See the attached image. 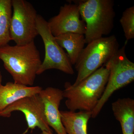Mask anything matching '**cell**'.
Segmentation results:
<instances>
[{
    "label": "cell",
    "instance_id": "6da1fadb",
    "mask_svg": "<svg viewBox=\"0 0 134 134\" xmlns=\"http://www.w3.org/2000/svg\"><path fill=\"white\" fill-rule=\"evenodd\" d=\"M0 60L14 82L33 86L42 62L34 41L24 45L8 44L0 47Z\"/></svg>",
    "mask_w": 134,
    "mask_h": 134
},
{
    "label": "cell",
    "instance_id": "7a4b0ae2",
    "mask_svg": "<svg viewBox=\"0 0 134 134\" xmlns=\"http://www.w3.org/2000/svg\"><path fill=\"white\" fill-rule=\"evenodd\" d=\"M109 74V70L103 65L75 86L66 82L63 91L67 108L72 111L92 112L103 95Z\"/></svg>",
    "mask_w": 134,
    "mask_h": 134
},
{
    "label": "cell",
    "instance_id": "3957f363",
    "mask_svg": "<svg viewBox=\"0 0 134 134\" xmlns=\"http://www.w3.org/2000/svg\"><path fill=\"white\" fill-rule=\"evenodd\" d=\"M86 25V44L110 34L114 27L115 13L112 0L74 1Z\"/></svg>",
    "mask_w": 134,
    "mask_h": 134
},
{
    "label": "cell",
    "instance_id": "277c9868",
    "mask_svg": "<svg viewBox=\"0 0 134 134\" xmlns=\"http://www.w3.org/2000/svg\"><path fill=\"white\" fill-rule=\"evenodd\" d=\"M119 50L116 37H103L88 44L75 64L77 75L73 85L75 86L102 67Z\"/></svg>",
    "mask_w": 134,
    "mask_h": 134
},
{
    "label": "cell",
    "instance_id": "5b68a950",
    "mask_svg": "<svg viewBox=\"0 0 134 134\" xmlns=\"http://www.w3.org/2000/svg\"><path fill=\"white\" fill-rule=\"evenodd\" d=\"M126 45L104 65L109 71L108 81L101 98L92 112V117L98 115L105 104L115 91L133 81L134 63L129 59L125 53Z\"/></svg>",
    "mask_w": 134,
    "mask_h": 134
},
{
    "label": "cell",
    "instance_id": "8992f818",
    "mask_svg": "<svg viewBox=\"0 0 134 134\" xmlns=\"http://www.w3.org/2000/svg\"><path fill=\"white\" fill-rule=\"evenodd\" d=\"M36 25L45 50L44 59L37 75L41 74L51 69L58 70L68 74H74V71L68 54L55 40V37L50 31L48 22L43 16L38 14Z\"/></svg>",
    "mask_w": 134,
    "mask_h": 134
},
{
    "label": "cell",
    "instance_id": "52a82bcc",
    "mask_svg": "<svg viewBox=\"0 0 134 134\" xmlns=\"http://www.w3.org/2000/svg\"><path fill=\"white\" fill-rule=\"evenodd\" d=\"M12 5L11 40L19 46L34 41L38 35L36 25L38 14L36 10L30 3L25 0H12Z\"/></svg>",
    "mask_w": 134,
    "mask_h": 134
},
{
    "label": "cell",
    "instance_id": "ba28073f",
    "mask_svg": "<svg viewBox=\"0 0 134 134\" xmlns=\"http://www.w3.org/2000/svg\"><path fill=\"white\" fill-rule=\"evenodd\" d=\"M15 111L24 114L28 129L33 130L37 127L42 132L53 133L52 130L46 120L44 105L38 93L17 100L0 112V116L9 118Z\"/></svg>",
    "mask_w": 134,
    "mask_h": 134
},
{
    "label": "cell",
    "instance_id": "9c48e42d",
    "mask_svg": "<svg viewBox=\"0 0 134 134\" xmlns=\"http://www.w3.org/2000/svg\"><path fill=\"white\" fill-rule=\"evenodd\" d=\"M80 17L78 5L65 4L61 7L59 14L48 22L50 31L54 37L67 33L85 35L86 24Z\"/></svg>",
    "mask_w": 134,
    "mask_h": 134
},
{
    "label": "cell",
    "instance_id": "30bf717a",
    "mask_svg": "<svg viewBox=\"0 0 134 134\" xmlns=\"http://www.w3.org/2000/svg\"><path fill=\"white\" fill-rule=\"evenodd\" d=\"M38 94L43 103L45 116L48 126L57 134H67L62 122L59 110L61 102L64 98L63 91L48 87L42 89Z\"/></svg>",
    "mask_w": 134,
    "mask_h": 134
},
{
    "label": "cell",
    "instance_id": "8fae6325",
    "mask_svg": "<svg viewBox=\"0 0 134 134\" xmlns=\"http://www.w3.org/2000/svg\"><path fill=\"white\" fill-rule=\"evenodd\" d=\"M40 86H25L8 82L4 85H0V112L21 99L38 94L41 90Z\"/></svg>",
    "mask_w": 134,
    "mask_h": 134
},
{
    "label": "cell",
    "instance_id": "7c38bea8",
    "mask_svg": "<svg viewBox=\"0 0 134 134\" xmlns=\"http://www.w3.org/2000/svg\"><path fill=\"white\" fill-rule=\"evenodd\" d=\"M115 119L120 122L122 134H134V100L127 98L118 99L112 103Z\"/></svg>",
    "mask_w": 134,
    "mask_h": 134
},
{
    "label": "cell",
    "instance_id": "4fadbf2b",
    "mask_svg": "<svg viewBox=\"0 0 134 134\" xmlns=\"http://www.w3.org/2000/svg\"><path fill=\"white\" fill-rule=\"evenodd\" d=\"M60 113L62 122L67 134H88V124L92 117L91 112L60 111Z\"/></svg>",
    "mask_w": 134,
    "mask_h": 134
},
{
    "label": "cell",
    "instance_id": "5bb4252c",
    "mask_svg": "<svg viewBox=\"0 0 134 134\" xmlns=\"http://www.w3.org/2000/svg\"><path fill=\"white\" fill-rule=\"evenodd\" d=\"M55 38L58 44L66 50L71 64L75 65L86 43L84 35L67 33L55 37Z\"/></svg>",
    "mask_w": 134,
    "mask_h": 134
},
{
    "label": "cell",
    "instance_id": "9a60e30c",
    "mask_svg": "<svg viewBox=\"0 0 134 134\" xmlns=\"http://www.w3.org/2000/svg\"><path fill=\"white\" fill-rule=\"evenodd\" d=\"M12 9L11 0H0V47L7 45L11 41Z\"/></svg>",
    "mask_w": 134,
    "mask_h": 134
},
{
    "label": "cell",
    "instance_id": "2e32d148",
    "mask_svg": "<svg viewBox=\"0 0 134 134\" xmlns=\"http://www.w3.org/2000/svg\"><path fill=\"white\" fill-rule=\"evenodd\" d=\"M125 37L127 40L134 38V7L127 8L120 19Z\"/></svg>",
    "mask_w": 134,
    "mask_h": 134
},
{
    "label": "cell",
    "instance_id": "e0dca14e",
    "mask_svg": "<svg viewBox=\"0 0 134 134\" xmlns=\"http://www.w3.org/2000/svg\"><path fill=\"white\" fill-rule=\"evenodd\" d=\"M38 134H54L53 133H50V132H46V131H43L42 132Z\"/></svg>",
    "mask_w": 134,
    "mask_h": 134
},
{
    "label": "cell",
    "instance_id": "ac0fdd59",
    "mask_svg": "<svg viewBox=\"0 0 134 134\" xmlns=\"http://www.w3.org/2000/svg\"><path fill=\"white\" fill-rule=\"evenodd\" d=\"M2 75L1 73V71H0V85L2 84Z\"/></svg>",
    "mask_w": 134,
    "mask_h": 134
}]
</instances>
